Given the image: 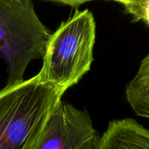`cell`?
I'll return each instance as SVG.
<instances>
[{
    "mask_svg": "<svg viewBox=\"0 0 149 149\" xmlns=\"http://www.w3.org/2000/svg\"><path fill=\"white\" fill-rule=\"evenodd\" d=\"M46 1L60 3V4L69 6L72 7H78V6H82L83 4H85L90 1H95V0H46ZM111 1H113V0H111Z\"/></svg>",
    "mask_w": 149,
    "mask_h": 149,
    "instance_id": "obj_7",
    "label": "cell"
},
{
    "mask_svg": "<svg viewBox=\"0 0 149 149\" xmlns=\"http://www.w3.org/2000/svg\"><path fill=\"white\" fill-rule=\"evenodd\" d=\"M99 139L86 111L60 101L33 149H97Z\"/></svg>",
    "mask_w": 149,
    "mask_h": 149,
    "instance_id": "obj_4",
    "label": "cell"
},
{
    "mask_svg": "<svg viewBox=\"0 0 149 149\" xmlns=\"http://www.w3.org/2000/svg\"><path fill=\"white\" fill-rule=\"evenodd\" d=\"M119 3L135 21H142L149 27V0H113Z\"/></svg>",
    "mask_w": 149,
    "mask_h": 149,
    "instance_id": "obj_6",
    "label": "cell"
},
{
    "mask_svg": "<svg viewBox=\"0 0 149 149\" xmlns=\"http://www.w3.org/2000/svg\"><path fill=\"white\" fill-rule=\"evenodd\" d=\"M65 92L39 74L0 91V149H33Z\"/></svg>",
    "mask_w": 149,
    "mask_h": 149,
    "instance_id": "obj_1",
    "label": "cell"
},
{
    "mask_svg": "<svg viewBox=\"0 0 149 149\" xmlns=\"http://www.w3.org/2000/svg\"><path fill=\"white\" fill-rule=\"evenodd\" d=\"M51 35L33 0H0V54L7 64L6 85L24 81L29 63L43 59Z\"/></svg>",
    "mask_w": 149,
    "mask_h": 149,
    "instance_id": "obj_3",
    "label": "cell"
},
{
    "mask_svg": "<svg viewBox=\"0 0 149 149\" xmlns=\"http://www.w3.org/2000/svg\"><path fill=\"white\" fill-rule=\"evenodd\" d=\"M96 40V23L89 10L77 11L48 41L39 76L44 82L67 90L91 69Z\"/></svg>",
    "mask_w": 149,
    "mask_h": 149,
    "instance_id": "obj_2",
    "label": "cell"
},
{
    "mask_svg": "<svg viewBox=\"0 0 149 149\" xmlns=\"http://www.w3.org/2000/svg\"><path fill=\"white\" fill-rule=\"evenodd\" d=\"M97 149H149V130L132 118L111 121Z\"/></svg>",
    "mask_w": 149,
    "mask_h": 149,
    "instance_id": "obj_5",
    "label": "cell"
}]
</instances>
